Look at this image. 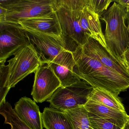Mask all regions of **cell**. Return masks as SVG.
Instances as JSON below:
<instances>
[{"instance_id": "6da1fadb", "label": "cell", "mask_w": 129, "mask_h": 129, "mask_svg": "<svg viewBox=\"0 0 129 129\" xmlns=\"http://www.w3.org/2000/svg\"><path fill=\"white\" fill-rule=\"evenodd\" d=\"M75 61L74 72L93 88L109 92L118 96L129 88V78L106 67L82 46L72 52Z\"/></svg>"}, {"instance_id": "7a4b0ae2", "label": "cell", "mask_w": 129, "mask_h": 129, "mask_svg": "<svg viewBox=\"0 0 129 129\" xmlns=\"http://www.w3.org/2000/svg\"><path fill=\"white\" fill-rule=\"evenodd\" d=\"M86 0H54V8L69 51L84 46L89 37L84 31Z\"/></svg>"}, {"instance_id": "3957f363", "label": "cell", "mask_w": 129, "mask_h": 129, "mask_svg": "<svg viewBox=\"0 0 129 129\" xmlns=\"http://www.w3.org/2000/svg\"><path fill=\"white\" fill-rule=\"evenodd\" d=\"M8 64L1 62L0 101L4 102L10 88L28 75L35 72L43 64L42 59L31 43L20 49L8 61Z\"/></svg>"}, {"instance_id": "277c9868", "label": "cell", "mask_w": 129, "mask_h": 129, "mask_svg": "<svg viewBox=\"0 0 129 129\" xmlns=\"http://www.w3.org/2000/svg\"><path fill=\"white\" fill-rule=\"evenodd\" d=\"M126 15V8L114 2L100 18L106 25L104 37L107 49L129 69L124 56L129 47V30L125 24Z\"/></svg>"}, {"instance_id": "5b68a950", "label": "cell", "mask_w": 129, "mask_h": 129, "mask_svg": "<svg viewBox=\"0 0 129 129\" xmlns=\"http://www.w3.org/2000/svg\"><path fill=\"white\" fill-rule=\"evenodd\" d=\"M0 24L21 27L26 19L52 16L54 0H1Z\"/></svg>"}, {"instance_id": "8992f818", "label": "cell", "mask_w": 129, "mask_h": 129, "mask_svg": "<svg viewBox=\"0 0 129 129\" xmlns=\"http://www.w3.org/2000/svg\"><path fill=\"white\" fill-rule=\"evenodd\" d=\"M93 89L91 85L81 80L70 86L60 87L47 102L50 103V108L64 112L85 105Z\"/></svg>"}, {"instance_id": "52a82bcc", "label": "cell", "mask_w": 129, "mask_h": 129, "mask_svg": "<svg viewBox=\"0 0 129 129\" xmlns=\"http://www.w3.org/2000/svg\"><path fill=\"white\" fill-rule=\"evenodd\" d=\"M34 83L31 95L36 102L47 101L61 86L60 81L46 63L43 64L35 72Z\"/></svg>"}, {"instance_id": "ba28073f", "label": "cell", "mask_w": 129, "mask_h": 129, "mask_svg": "<svg viewBox=\"0 0 129 129\" xmlns=\"http://www.w3.org/2000/svg\"><path fill=\"white\" fill-rule=\"evenodd\" d=\"M0 33V62H6L8 58L31 43L22 27L1 25Z\"/></svg>"}, {"instance_id": "9c48e42d", "label": "cell", "mask_w": 129, "mask_h": 129, "mask_svg": "<svg viewBox=\"0 0 129 129\" xmlns=\"http://www.w3.org/2000/svg\"><path fill=\"white\" fill-rule=\"evenodd\" d=\"M25 31L31 43L41 57L43 62L47 64L53 61L63 53L68 50L65 44L51 36L30 31Z\"/></svg>"}, {"instance_id": "30bf717a", "label": "cell", "mask_w": 129, "mask_h": 129, "mask_svg": "<svg viewBox=\"0 0 129 129\" xmlns=\"http://www.w3.org/2000/svg\"><path fill=\"white\" fill-rule=\"evenodd\" d=\"M19 24L25 30L38 32L51 36L66 45L55 12L52 16L26 19L19 22Z\"/></svg>"}, {"instance_id": "8fae6325", "label": "cell", "mask_w": 129, "mask_h": 129, "mask_svg": "<svg viewBox=\"0 0 129 129\" xmlns=\"http://www.w3.org/2000/svg\"><path fill=\"white\" fill-rule=\"evenodd\" d=\"M47 64L60 81L61 86H68L81 80L74 72L75 62L71 51H66L55 61Z\"/></svg>"}, {"instance_id": "7c38bea8", "label": "cell", "mask_w": 129, "mask_h": 129, "mask_svg": "<svg viewBox=\"0 0 129 129\" xmlns=\"http://www.w3.org/2000/svg\"><path fill=\"white\" fill-rule=\"evenodd\" d=\"M82 47L104 65L129 78V69L112 55L97 41L90 37Z\"/></svg>"}, {"instance_id": "4fadbf2b", "label": "cell", "mask_w": 129, "mask_h": 129, "mask_svg": "<svg viewBox=\"0 0 129 129\" xmlns=\"http://www.w3.org/2000/svg\"><path fill=\"white\" fill-rule=\"evenodd\" d=\"M18 116L31 129H43L42 113L36 102L28 97H22L14 109Z\"/></svg>"}, {"instance_id": "5bb4252c", "label": "cell", "mask_w": 129, "mask_h": 129, "mask_svg": "<svg viewBox=\"0 0 129 129\" xmlns=\"http://www.w3.org/2000/svg\"><path fill=\"white\" fill-rule=\"evenodd\" d=\"M87 111L123 129L128 120L126 112L115 110L89 100L84 105Z\"/></svg>"}, {"instance_id": "9a60e30c", "label": "cell", "mask_w": 129, "mask_h": 129, "mask_svg": "<svg viewBox=\"0 0 129 129\" xmlns=\"http://www.w3.org/2000/svg\"><path fill=\"white\" fill-rule=\"evenodd\" d=\"M43 125L46 129H74L68 115L46 107L42 113Z\"/></svg>"}, {"instance_id": "2e32d148", "label": "cell", "mask_w": 129, "mask_h": 129, "mask_svg": "<svg viewBox=\"0 0 129 129\" xmlns=\"http://www.w3.org/2000/svg\"><path fill=\"white\" fill-rule=\"evenodd\" d=\"M89 100L115 110L126 112L123 105L118 96L106 90L93 88Z\"/></svg>"}, {"instance_id": "e0dca14e", "label": "cell", "mask_w": 129, "mask_h": 129, "mask_svg": "<svg viewBox=\"0 0 129 129\" xmlns=\"http://www.w3.org/2000/svg\"><path fill=\"white\" fill-rule=\"evenodd\" d=\"M69 117L74 129H93L84 106L64 112Z\"/></svg>"}, {"instance_id": "ac0fdd59", "label": "cell", "mask_w": 129, "mask_h": 129, "mask_svg": "<svg viewBox=\"0 0 129 129\" xmlns=\"http://www.w3.org/2000/svg\"><path fill=\"white\" fill-rule=\"evenodd\" d=\"M0 114L5 118V123L11 126V129H31L19 118L8 102L0 104Z\"/></svg>"}, {"instance_id": "d6986e66", "label": "cell", "mask_w": 129, "mask_h": 129, "mask_svg": "<svg viewBox=\"0 0 129 129\" xmlns=\"http://www.w3.org/2000/svg\"><path fill=\"white\" fill-rule=\"evenodd\" d=\"M89 119L93 129H122L114 124L88 112Z\"/></svg>"}, {"instance_id": "ffe728a7", "label": "cell", "mask_w": 129, "mask_h": 129, "mask_svg": "<svg viewBox=\"0 0 129 129\" xmlns=\"http://www.w3.org/2000/svg\"><path fill=\"white\" fill-rule=\"evenodd\" d=\"M113 1L112 0H88L89 5L100 18L108 10L110 3Z\"/></svg>"}, {"instance_id": "44dd1931", "label": "cell", "mask_w": 129, "mask_h": 129, "mask_svg": "<svg viewBox=\"0 0 129 129\" xmlns=\"http://www.w3.org/2000/svg\"><path fill=\"white\" fill-rule=\"evenodd\" d=\"M114 2H115L118 4L123 6L126 9H129V0H119L115 1Z\"/></svg>"}, {"instance_id": "7402d4cb", "label": "cell", "mask_w": 129, "mask_h": 129, "mask_svg": "<svg viewBox=\"0 0 129 129\" xmlns=\"http://www.w3.org/2000/svg\"><path fill=\"white\" fill-rule=\"evenodd\" d=\"M124 59L126 61L127 65L129 68V47L124 53Z\"/></svg>"}, {"instance_id": "603a6c76", "label": "cell", "mask_w": 129, "mask_h": 129, "mask_svg": "<svg viewBox=\"0 0 129 129\" xmlns=\"http://www.w3.org/2000/svg\"><path fill=\"white\" fill-rule=\"evenodd\" d=\"M126 20L127 21V24H128L127 27L129 30V9H126Z\"/></svg>"}, {"instance_id": "cb8c5ba5", "label": "cell", "mask_w": 129, "mask_h": 129, "mask_svg": "<svg viewBox=\"0 0 129 129\" xmlns=\"http://www.w3.org/2000/svg\"><path fill=\"white\" fill-rule=\"evenodd\" d=\"M122 129H129V117L128 120L125 124Z\"/></svg>"}, {"instance_id": "d4e9b609", "label": "cell", "mask_w": 129, "mask_h": 129, "mask_svg": "<svg viewBox=\"0 0 129 129\" xmlns=\"http://www.w3.org/2000/svg\"></svg>"}]
</instances>
